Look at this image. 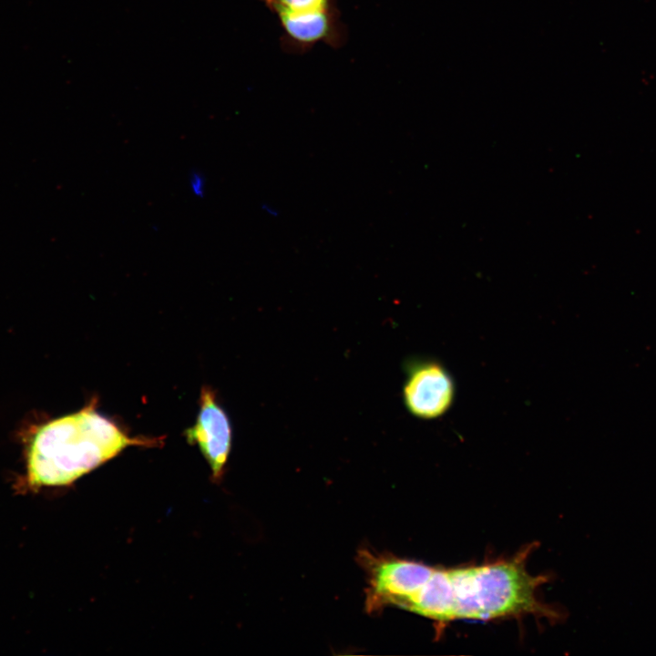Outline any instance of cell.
Instances as JSON below:
<instances>
[{"label":"cell","instance_id":"6da1fadb","mask_svg":"<svg viewBox=\"0 0 656 656\" xmlns=\"http://www.w3.org/2000/svg\"><path fill=\"white\" fill-rule=\"evenodd\" d=\"M533 546L515 556L456 568L422 564L417 586L401 609L432 620L438 629L458 620H491L532 615L559 619L538 597L547 581L527 569Z\"/></svg>","mask_w":656,"mask_h":656},{"label":"cell","instance_id":"7a4b0ae2","mask_svg":"<svg viewBox=\"0 0 656 656\" xmlns=\"http://www.w3.org/2000/svg\"><path fill=\"white\" fill-rule=\"evenodd\" d=\"M96 403L36 427L26 451L31 486H67L128 446L159 444L158 439L128 436L97 411Z\"/></svg>","mask_w":656,"mask_h":656},{"label":"cell","instance_id":"3957f363","mask_svg":"<svg viewBox=\"0 0 656 656\" xmlns=\"http://www.w3.org/2000/svg\"><path fill=\"white\" fill-rule=\"evenodd\" d=\"M282 28L281 46L292 54L309 52L323 43L337 49L347 39L337 0H261Z\"/></svg>","mask_w":656,"mask_h":656},{"label":"cell","instance_id":"277c9868","mask_svg":"<svg viewBox=\"0 0 656 656\" xmlns=\"http://www.w3.org/2000/svg\"><path fill=\"white\" fill-rule=\"evenodd\" d=\"M403 399L408 412L421 419L444 415L452 406L456 386L450 373L435 360L406 364Z\"/></svg>","mask_w":656,"mask_h":656},{"label":"cell","instance_id":"5b68a950","mask_svg":"<svg viewBox=\"0 0 656 656\" xmlns=\"http://www.w3.org/2000/svg\"><path fill=\"white\" fill-rule=\"evenodd\" d=\"M184 435L189 443L199 446L210 466L213 480L219 481L231 451V427L210 387H202L196 423Z\"/></svg>","mask_w":656,"mask_h":656},{"label":"cell","instance_id":"8992f818","mask_svg":"<svg viewBox=\"0 0 656 656\" xmlns=\"http://www.w3.org/2000/svg\"><path fill=\"white\" fill-rule=\"evenodd\" d=\"M189 189L190 193L198 198L203 199L207 191V179L200 169H191L189 174Z\"/></svg>","mask_w":656,"mask_h":656},{"label":"cell","instance_id":"52a82bcc","mask_svg":"<svg viewBox=\"0 0 656 656\" xmlns=\"http://www.w3.org/2000/svg\"><path fill=\"white\" fill-rule=\"evenodd\" d=\"M262 209L264 210V211H266L270 215H275V216L277 215L276 210H272V207H270L268 205H263Z\"/></svg>","mask_w":656,"mask_h":656}]
</instances>
